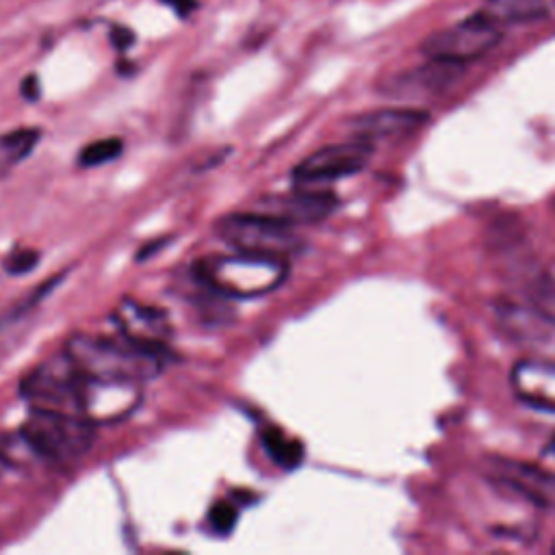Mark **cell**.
Returning <instances> with one entry per match:
<instances>
[{
	"label": "cell",
	"instance_id": "cell-1",
	"mask_svg": "<svg viewBox=\"0 0 555 555\" xmlns=\"http://www.w3.org/2000/svg\"><path fill=\"white\" fill-rule=\"evenodd\" d=\"M63 352L85 376L122 380V382H150L165 367L163 352L139 345L124 334L105 337V334L76 332L63 345Z\"/></svg>",
	"mask_w": 555,
	"mask_h": 555
},
{
	"label": "cell",
	"instance_id": "cell-2",
	"mask_svg": "<svg viewBox=\"0 0 555 555\" xmlns=\"http://www.w3.org/2000/svg\"><path fill=\"white\" fill-rule=\"evenodd\" d=\"M198 280L222 298H263L280 289L289 276L287 258L235 250V254L206 256L196 263Z\"/></svg>",
	"mask_w": 555,
	"mask_h": 555
},
{
	"label": "cell",
	"instance_id": "cell-3",
	"mask_svg": "<svg viewBox=\"0 0 555 555\" xmlns=\"http://www.w3.org/2000/svg\"><path fill=\"white\" fill-rule=\"evenodd\" d=\"M22 432L44 460L55 464L79 462L96 441V423L74 412L48 408H31Z\"/></svg>",
	"mask_w": 555,
	"mask_h": 555
},
{
	"label": "cell",
	"instance_id": "cell-4",
	"mask_svg": "<svg viewBox=\"0 0 555 555\" xmlns=\"http://www.w3.org/2000/svg\"><path fill=\"white\" fill-rule=\"evenodd\" d=\"M215 235L232 250L289 258L302 252L304 243L293 226L278 222L265 213H230L217 219Z\"/></svg>",
	"mask_w": 555,
	"mask_h": 555
},
{
	"label": "cell",
	"instance_id": "cell-5",
	"mask_svg": "<svg viewBox=\"0 0 555 555\" xmlns=\"http://www.w3.org/2000/svg\"><path fill=\"white\" fill-rule=\"evenodd\" d=\"M501 35V24L490 20L484 11H477L475 16L454 24V27L432 33L423 42L421 50L428 59L454 61L467 66L469 61L490 53L501 42Z\"/></svg>",
	"mask_w": 555,
	"mask_h": 555
},
{
	"label": "cell",
	"instance_id": "cell-6",
	"mask_svg": "<svg viewBox=\"0 0 555 555\" xmlns=\"http://www.w3.org/2000/svg\"><path fill=\"white\" fill-rule=\"evenodd\" d=\"M81 371L74 367L66 352H61L46 363L37 365L29 376H24L20 391L31 408H48L76 412V391H79Z\"/></svg>",
	"mask_w": 555,
	"mask_h": 555
},
{
	"label": "cell",
	"instance_id": "cell-7",
	"mask_svg": "<svg viewBox=\"0 0 555 555\" xmlns=\"http://www.w3.org/2000/svg\"><path fill=\"white\" fill-rule=\"evenodd\" d=\"M144 391L137 382L92 378L81 373L76 391V412L92 423H118L133 415L141 406Z\"/></svg>",
	"mask_w": 555,
	"mask_h": 555
},
{
	"label": "cell",
	"instance_id": "cell-8",
	"mask_svg": "<svg viewBox=\"0 0 555 555\" xmlns=\"http://www.w3.org/2000/svg\"><path fill=\"white\" fill-rule=\"evenodd\" d=\"M373 146L363 139L341 141L315 150L293 170V180L300 185H317L341 180L363 172L371 161Z\"/></svg>",
	"mask_w": 555,
	"mask_h": 555
},
{
	"label": "cell",
	"instance_id": "cell-9",
	"mask_svg": "<svg viewBox=\"0 0 555 555\" xmlns=\"http://www.w3.org/2000/svg\"><path fill=\"white\" fill-rule=\"evenodd\" d=\"M486 473L497 486L512 490L534 506L555 510V471L510 458H490Z\"/></svg>",
	"mask_w": 555,
	"mask_h": 555
},
{
	"label": "cell",
	"instance_id": "cell-10",
	"mask_svg": "<svg viewBox=\"0 0 555 555\" xmlns=\"http://www.w3.org/2000/svg\"><path fill=\"white\" fill-rule=\"evenodd\" d=\"M339 200L330 191H311V189H295L287 193H271L256 202L258 213H265L269 217L287 226H311L328 219L337 211Z\"/></svg>",
	"mask_w": 555,
	"mask_h": 555
},
{
	"label": "cell",
	"instance_id": "cell-11",
	"mask_svg": "<svg viewBox=\"0 0 555 555\" xmlns=\"http://www.w3.org/2000/svg\"><path fill=\"white\" fill-rule=\"evenodd\" d=\"M120 334L131 341L163 352L167 339L172 337L170 319L159 308L141 304L133 298H124L113 313Z\"/></svg>",
	"mask_w": 555,
	"mask_h": 555
},
{
	"label": "cell",
	"instance_id": "cell-12",
	"mask_svg": "<svg viewBox=\"0 0 555 555\" xmlns=\"http://www.w3.org/2000/svg\"><path fill=\"white\" fill-rule=\"evenodd\" d=\"M430 122L428 111L419 109H376L356 115L350 120L354 139L378 141V139H402L419 133Z\"/></svg>",
	"mask_w": 555,
	"mask_h": 555
},
{
	"label": "cell",
	"instance_id": "cell-13",
	"mask_svg": "<svg viewBox=\"0 0 555 555\" xmlns=\"http://www.w3.org/2000/svg\"><path fill=\"white\" fill-rule=\"evenodd\" d=\"M510 386L529 408L555 415V363L542 358H523L512 367Z\"/></svg>",
	"mask_w": 555,
	"mask_h": 555
},
{
	"label": "cell",
	"instance_id": "cell-14",
	"mask_svg": "<svg viewBox=\"0 0 555 555\" xmlns=\"http://www.w3.org/2000/svg\"><path fill=\"white\" fill-rule=\"evenodd\" d=\"M464 72L462 63L430 59L423 68L395 76L391 85L386 87L389 94H412V92H441L454 85Z\"/></svg>",
	"mask_w": 555,
	"mask_h": 555
},
{
	"label": "cell",
	"instance_id": "cell-15",
	"mask_svg": "<svg viewBox=\"0 0 555 555\" xmlns=\"http://www.w3.org/2000/svg\"><path fill=\"white\" fill-rule=\"evenodd\" d=\"M497 319L506 334L519 343H540L549 337V321L542 317L536 308H521L516 304H501L497 308Z\"/></svg>",
	"mask_w": 555,
	"mask_h": 555
},
{
	"label": "cell",
	"instance_id": "cell-16",
	"mask_svg": "<svg viewBox=\"0 0 555 555\" xmlns=\"http://www.w3.org/2000/svg\"><path fill=\"white\" fill-rule=\"evenodd\" d=\"M40 139V128H16V131L0 135V178L14 172L40 144Z\"/></svg>",
	"mask_w": 555,
	"mask_h": 555
},
{
	"label": "cell",
	"instance_id": "cell-17",
	"mask_svg": "<svg viewBox=\"0 0 555 555\" xmlns=\"http://www.w3.org/2000/svg\"><path fill=\"white\" fill-rule=\"evenodd\" d=\"M484 14L497 24L534 22L547 16L545 0H486Z\"/></svg>",
	"mask_w": 555,
	"mask_h": 555
},
{
	"label": "cell",
	"instance_id": "cell-18",
	"mask_svg": "<svg viewBox=\"0 0 555 555\" xmlns=\"http://www.w3.org/2000/svg\"><path fill=\"white\" fill-rule=\"evenodd\" d=\"M261 441L267 451V456L274 460L280 469L293 471L298 469L304 460V447L298 438H291L280 428L269 425L261 432Z\"/></svg>",
	"mask_w": 555,
	"mask_h": 555
},
{
	"label": "cell",
	"instance_id": "cell-19",
	"mask_svg": "<svg viewBox=\"0 0 555 555\" xmlns=\"http://www.w3.org/2000/svg\"><path fill=\"white\" fill-rule=\"evenodd\" d=\"M0 462L5 469H31L44 462V458L20 428L16 432H0Z\"/></svg>",
	"mask_w": 555,
	"mask_h": 555
},
{
	"label": "cell",
	"instance_id": "cell-20",
	"mask_svg": "<svg viewBox=\"0 0 555 555\" xmlns=\"http://www.w3.org/2000/svg\"><path fill=\"white\" fill-rule=\"evenodd\" d=\"M122 152H124V141L120 137H105L87 144L79 154V163L83 167H100L120 159Z\"/></svg>",
	"mask_w": 555,
	"mask_h": 555
},
{
	"label": "cell",
	"instance_id": "cell-21",
	"mask_svg": "<svg viewBox=\"0 0 555 555\" xmlns=\"http://www.w3.org/2000/svg\"><path fill=\"white\" fill-rule=\"evenodd\" d=\"M529 304L555 328V278L540 276L529 287Z\"/></svg>",
	"mask_w": 555,
	"mask_h": 555
},
{
	"label": "cell",
	"instance_id": "cell-22",
	"mask_svg": "<svg viewBox=\"0 0 555 555\" xmlns=\"http://www.w3.org/2000/svg\"><path fill=\"white\" fill-rule=\"evenodd\" d=\"M237 508L228 501H217L213 503V508L209 512V523L213 527V532L219 536H228L232 529L237 525Z\"/></svg>",
	"mask_w": 555,
	"mask_h": 555
},
{
	"label": "cell",
	"instance_id": "cell-23",
	"mask_svg": "<svg viewBox=\"0 0 555 555\" xmlns=\"http://www.w3.org/2000/svg\"><path fill=\"white\" fill-rule=\"evenodd\" d=\"M40 263V254L35 250H16L14 254L7 256L5 261V269L9 271L11 276H24V274H31V271Z\"/></svg>",
	"mask_w": 555,
	"mask_h": 555
},
{
	"label": "cell",
	"instance_id": "cell-24",
	"mask_svg": "<svg viewBox=\"0 0 555 555\" xmlns=\"http://www.w3.org/2000/svg\"><path fill=\"white\" fill-rule=\"evenodd\" d=\"M111 42L118 50H128L135 42V33L126 27H115L111 31Z\"/></svg>",
	"mask_w": 555,
	"mask_h": 555
},
{
	"label": "cell",
	"instance_id": "cell-25",
	"mask_svg": "<svg viewBox=\"0 0 555 555\" xmlns=\"http://www.w3.org/2000/svg\"><path fill=\"white\" fill-rule=\"evenodd\" d=\"M22 96L27 98L29 102H37L42 96V87H40V79H37L35 74L27 76V79L22 81Z\"/></svg>",
	"mask_w": 555,
	"mask_h": 555
},
{
	"label": "cell",
	"instance_id": "cell-26",
	"mask_svg": "<svg viewBox=\"0 0 555 555\" xmlns=\"http://www.w3.org/2000/svg\"><path fill=\"white\" fill-rule=\"evenodd\" d=\"M165 5H170L178 16H183V18H187L189 14H193V11H196V7H198V0H163Z\"/></svg>",
	"mask_w": 555,
	"mask_h": 555
},
{
	"label": "cell",
	"instance_id": "cell-27",
	"mask_svg": "<svg viewBox=\"0 0 555 555\" xmlns=\"http://www.w3.org/2000/svg\"><path fill=\"white\" fill-rule=\"evenodd\" d=\"M3 469H5V464H3V462H0V473H3Z\"/></svg>",
	"mask_w": 555,
	"mask_h": 555
},
{
	"label": "cell",
	"instance_id": "cell-28",
	"mask_svg": "<svg viewBox=\"0 0 555 555\" xmlns=\"http://www.w3.org/2000/svg\"><path fill=\"white\" fill-rule=\"evenodd\" d=\"M553 451H555V436H553Z\"/></svg>",
	"mask_w": 555,
	"mask_h": 555
},
{
	"label": "cell",
	"instance_id": "cell-29",
	"mask_svg": "<svg viewBox=\"0 0 555 555\" xmlns=\"http://www.w3.org/2000/svg\"><path fill=\"white\" fill-rule=\"evenodd\" d=\"M553 551H555V545H553Z\"/></svg>",
	"mask_w": 555,
	"mask_h": 555
}]
</instances>
